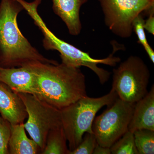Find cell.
Instances as JSON below:
<instances>
[{"label":"cell","instance_id":"cell-13","mask_svg":"<svg viewBox=\"0 0 154 154\" xmlns=\"http://www.w3.org/2000/svg\"><path fill=\"white\" fill-rule=\"evenodd\" d=\"M24 123L11 125V137L8 143L10 154H36L40 152L37 144L28 138Z\"/></svg>","mask_w":154,"mask_h":154},{"label":"cell","instance_id":"cell-22","mask_svg":"<svg viewBox=\"0 0 154 154\" xmlns=\"http://www.w3.org/2000/svg\"><path fill=\"white\" fill-rule=\"evenodd\" d=\"M5 121L6 120H5V119L1 116V115H0V124H2V123H4Z\"/></svg>","mask_w":154,"mask_h":154},{"label":"cell","instance_id":"cell-14","mask_svg":"<svg viewBox=\"0 0 154 154\" xmlns=\"http://www.w3.org/2000/svg\"><path fill=\"white\" fill-rule=\"evenodd\" d=\"M67 139L62 126L49 131L42 154H68Z\"/></svg>","mask_w":154,"mask_h":154},{"label":"cell","instance_id":"cell-2","mask_svg":"<svg viewBox=\"0 0 154 154\" xmlns=\"http://www.w3.org/2000/svg\"><path fill=\"white\" fill-rule=\"evenodd\" d=\"M23 10L16 0H2L0 3V66L20 67L35 61L58 63L42 55L22 35L17 18Z\"/></svg>","mask_w":154,"mask_h":154},{"label":"cell","instance_id":"cell-3","mask_svg":"<svg viewBox=\"0 0 154 154\" xmlns=\"http://www.w3.org/2000/svg\"><path fill=\"white\" fill-rule=\"evenodd\" d=\"M41 2L42 0H35L32 2H28L22 0L20 3L24 9L33 19L35 25L43 34L44 38L42 40V43L45 48L47 50L57 51L60 54L62 62L67 65L78 68L85 66L91 69L99 78V82L102 85L107 82L111 73L108 71L99 67L98 65L102 64L110 66H115L121 61L120 58L114 56L117 51L122 49L120 45L117 43H112L113 52L107 57L101 59L93 58L88 53L84 52L58 38L50 30L37 11L38 6Z\"/></svg>","mask_w":154,"mask_h":154},{"label":"cell","instance_id":"cell-9","mask_svg":"<svg viewBox=\"0 0 154 154\" xmlns=\"http://www.w3.org/2000/svg\"><path fill=\"white\" fill-rule=\"evenodd\" d=\"M0 82L16 93L36 96L37 86L34 73L27 66L5 68L0 66Z\"/></svg>","mask_w":154,"mask_h":154},{"label":"cell","instance_id":"cell-6","mask_svg":"<svg viewBox=\"0 0 154 154\" xmlns=\"http://www.w3.org/2000/svg\"><path fill=\"white\" fill-rule=\"evenodd\" d=\"M22 99L28 113V120L24 123L31 139L43 151L49 131L62 127L60 110L28 93H17Z\"/></svg>","mask_w":154,"mask_h":154},{"label":"cell","instance_id":"cell-19","mask_svg":"<svg viewBox=\"0 0 154 154\" xmlns=\"http://www.w3.org/2000/svg\"><path fill=\"white\" fill-rule=\"evenodd\" d=\"M11 125L6 120L0 124V154H9L8 143L11 137Z\"/></svg>","mask_w":154,"mask_h":154},{"label":"cell","instance_id":"cell-11","mask_svg":"<svg viewBox=\"0 0 154 154\" xmlns=\"http://www.w3.org/2000/svg\"><path fill=\"white\" fill-rule=\"evenodd\" d=\"M88 2V0H52L54 12L65 23L69 33L72 36H77L81 33L80 9Z\"/></svg>","mask_w":154,"mask_h":154},{"label":"cell","instance_id":"cell-1","mask_svg":"<svg viewBox=\"0 0 154 154\" xmlns=\"http://www.w3.org/2000/svg\"><path fill=\"white\" fill-rule=\"evenodd\" d=\"M24 66L35 75L36 97L59 110L87 96L85 77L80 68L38 61Z\"/></svg>","mask_w":154,"mask_h":154},{"label":"cell","instance_id":"cell-10","mask_svg":"<svg viewBox=\"0 0 154 154\" xmlns=\"http://www.w3.org/2000/svg\"><path fill=\"white\" fill-rule=\"evenodd\" d=\"M0 115L11 125L24 123L28 118L25 104L18 94L1 82Z\"/></svg>","mask_w":154,"mask_h":154},{"label":"cell","instance_id":"cell-8","mask_svg":"<svg viewBox=\"0 0 154 154\" xmlns=\"http://www.w3.org/2000/svg\"><path fill=\"white\" fill-rule=\"evenodd\" d=\"M135 104L118 98L101 115L95 117L92 130L98 144L110 148L128 131Z\"/></svg>","mask_w":154,"mask_h":154},{"label":"cell","instance_id":"cell-17","mask_svg":"<svg viewBox=\"0 0 154 154\" xmlns=\"http://www.w3.org/2000/svg\"><path fill=\"white\" fill-rule=\"evenodd\" d=\"M79 145L68 154H92L97 142L94 133L86 132Z\"/></svg>","mask_w":154,"mask_h":154},{"label":"cell","instance_id":"cell-7","mask_svg":"<svg viewBox=\"0 0 154 154\" xmlns=\"http://www.w3.org/2000/svg\"><path fill=\"white\" fill-rule=\"evenodd\" d=\"M106 26L116 36L129 38L132 35L133 22L143 12L154 10V0H98Z\"/></svg>","mask_w":154,"mask_h":154},{"label":"cell","instance_id":"cell-5","mask_svg":"<svg viewBox=\"0 0 154 154\" xmlns=\"http://www.w3.org/2000/svg\"><path fill=\"white\" fill-rule=\"evenodd\" d=\"M149 70L144 61L131 55L113 69L112 88L118 98L125 102L136 103L148 94Z\"/></svg>","mask_w":154,"mask_h":154},{"label":"cell","instance_id":"cell-4","mask_svg":"<svg viewBox=\"0 0 154 154\" xmlns=\"http://www.w3.org/2000/svg\"><path fill=\"white\" fill-rule=\"evenodd\" d=\"M118 98L111 88L108 94L99 98L83 97L60 110L62 126L69 143V151L79 145L86 132L93 133L92 125L97 112L109 107Z\"/></svg>","mask_w":154,"mask_h":154},{"label":"cell","instance_id":"cell-21","mask_svg":"<svg viewBox=\"0 0 154 154\" xmlns=\"http://www.w3.org/2000/svg\"><path fill=\"white\" fill-rule=\"evenodd\" d=\"M94 154H110V148L102 146L97 144L94 149L93 153Z\"/></svg>","mask_w":154,"mask_h":154},{"label":"cell","instance_id":"cell-18","mask_svg":"<svg viewBox=\"0 0 154 154\" xmlns=\"http://www.w3.org/2000/svg\"><path fill=\"white\" fill-rule=\"evenodd\" d=\"M145 20L142 14H140L135 19L133 22V29L135 31L138 39L139 43L142 45L146 52L147 53L152 50L147 40L143 25Z\"/></svg>","mask_w":154,"mask_h":154},{"label":"cell","instance_id":"cell-12","mask_svg":"<svg viewBox=\"0 0 154 154\" xmlns=\"http://www.w3.org/2000/svg\"><path fill=\"white\" fill-rule=\"evenodd\" d=\"M154 131V87L135 104L128 130L133 133L139 129Z\"/></svg>","mask_w":154,"mask_h":154},{"label":"cell","instance_id":"cell-16","mask_svg":"<svg viewBox=\"0 0 154 154\" xmlns=\"http://www.w3.org/2000/svg\"><path fill=\"white\" fill-rule=\"evenodd\" d=\"M110 149L112 154H139L134 133L128 130L110 147Z\"/></svg>","mask_w":154,"mask_h":154},{"label":"cell","instance_id":"cell-20","mask_svg":"<svg viewBox=\"0 0 154 154\" xmlns=\"http://www.w3.org/2000/svg\"><path fill=\"white\" fill-rule=\"evenodd\" d=\"M148 18L145 20L143 27L148 33L154 35V11L149 13Z\"/></svg>","mask_w":154,"mask_h":154},{"label":"cell","instance_id":"cell-15","mask_svg":"<svg viewBox=\"0 0 154 154\" xmlns=\"http://www.w3.org/2000/svg\"><path fill=\"white\" fill-rule=\"evenodd\" d=\"M139 154H154V131L139 129L133 133Z\"/></svg>","mask_w":154,"mask_h":154}]
</instances>
